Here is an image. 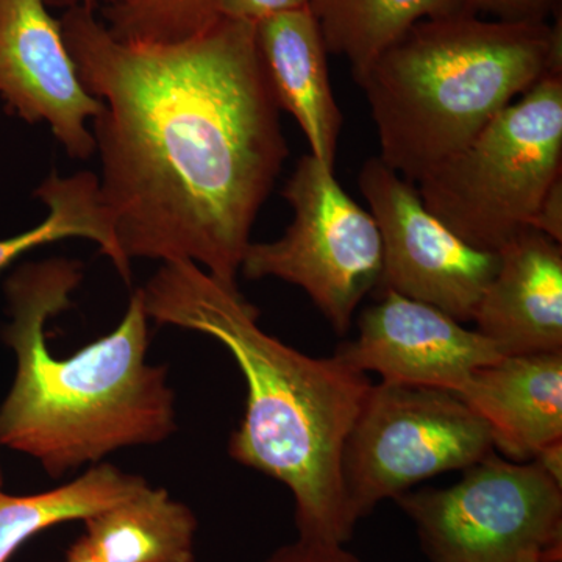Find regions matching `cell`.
<instances>
[{"label":"cell","instance_id":"1","mask_svg":"<svg viewBox=\"0 0 562 562\" xmlns=\"http://www.w3.org/2000/svg\"><path fill=\"white\" fill-rule=\"evenodd\" d=\"M63 38L90 94L99 191L125 260L192 261L236 284L290 149L257 24L221 18L179 43H124L74 7Z\"/></svg>","mask_w":562,"mask_h":562},{"label":"cell","instance_id":"2","mask_svg":"<svg viewBox=\"0 0 562 562\" xmlns=\"http://www.w3.org/2000/svg\"><path fill=\"white\" fill-rule=\"evenodd\" d=\"M149 319L221 342L247 386L228 454L283 483L299 538L346 543L355 522L342 483L347 436L372 387L341 358H314L268 335L260 312L192 261L162 262L140 288Z\"/></svg>","mask_w":562,"mask_h":562},{"label":"cell","instance_id":"3","mask_svg":"<svg viewBox=\"0 0 562 562\" xmlns=\"http://www.w3.org/2000/svg\"><path fill=\"white\" fill-rule=\"evenodd\" d=\"M81 280V261L55 257L24 262L5 281L10 321L0 339L16 357V373L0 405V447L38 461L52 479L177 431L168 368L147 361L140 288L109 335L69 357L50 350L47 324L70 308Z\"/></svg>","mask_w":562,"mask_h":562},{"label":"cell","instance_id":"4","mask_svg":"<svg viewBox=\"0 0 562 562\" xmlns=\"http://www.w3.org/2000/svg\"><path fill=\"white\" fill-rule=\"evenodd\" d=\"M562 70L561 21H422L358 85L379 158L417 184L547 74Z\"/></svg>","mask_w":562,"mask_h":562},{"label":"cell","instance_id":"5","mask_svg":"<svg viewBox=\"0 0 562 562\" xmlns=\"http://www.w3.org/2000/svg\"><path fill=\"white\" fill-rule=\"evenodd\" d=\"M561 168L562 70H553L416 187L462 241L498 254L531 231Z\"/></svg>","mask_w":562,"mask_h":562},{"label":"cell","instance_id":"6","mask_svg":"<svg viewBox=\"0 0 562 562\" xmlns=\"http://www.w3.org/2000/svg\"><path fill=\"white\" fill-rule=\"evenodd\" d=\"M494 450L486 422L458 392L372 384L347 436L342 483L355 522L376 505L443 472L464 471Z\"/></svg>","mask_w":562,"mask_h":562},{"label":"cell","instance_id":"7","mask_svg":"<svg viewBox=\"0 0 562 562\" xmlns=\"http://www.w3.org/2000/svg\"><path fill=\"white\" fill-rule=\"evenodd\" d=\"M446 490L397 498L431 562H560L562 484L536 461L494 457Z\"/></svg>","mask_w":562,"mask_h":562},{"label":"cell","instance_id":"8","mask_svg":"<svg viewBox=\"0 0 562 562\" xmlns=\"http://www.w3.org/2000/svg\"><path fill=\"white\" fill-rule=\"evenodd\" d=\"M281 194L294 213L290 227L276 241L250 243L239 273L301 288L344 335L382 277L379 225L342 190L335 169L310 154L299 160Z\"/></svg>","mask_w":562,"mask_h":562},{"label":"cell","instance_id":"9","mask_svg":"<svg viewBox=\"0 0 562 562\" xmlns=\"http://www.w3.org/2000/svg\"><path fill=\"white\" fill-rule=\"evenodd\" d=\"M358 184L382 235L379 294L395 292L435 306L462 324L473 321L501 255L462 241L427 210L416 184L379 157L366 160Z\"/></svg>","mask_w":562,"mask_h":562},{"label":"cell","instance_id":"10","mask_svg":"<svg viewBox=\"0 0 562 562\" xmlns=\"http://www.w3.org/2000/svg\"><path fill=\"white\" fill-rule=\"evenodd\" d=\"M44 0H0V99L27 124L46 122L74 160L95 154L88 121L102 101L81 83L60 21Z\"/></svg>","mask_w":562,"mask_h":562},{"label":"cell","instance_id":"11","mask_svg":"<svg viewBox=\"0 0 562 562\" xmlns=\"http://www.w3.org/2000/svg\"><path fill=\"white\" fill-rule=\"evenodd\" d=\"M362 312L358 336L336 350L351 368L383 382L460 392L473 373L505 355L452 316L395 292Z\"/></svg>","mask_w":562,"mask_h":562},{"label":"cell","instance_id":"12","mask_svg":"<svg viewBox=\"0 0 562 562\" xmlns=\"http://www.w3.org/2000/svg\"><path fill=\"white\" fill-rule=\"evenodd\" d=\"M501 265L473 322L505 357L562 351V246L527 231L498 251Z\"/></svg>","mask_w":562,"mask_h":562},{"label":"cell","instance_id":"13","mask_svg":"<svg viewBox=\"0 0 562 562\" xmlns=\"http://www.w3.org/2000/svg\"><path fill=\"white\" fill-rule=\"evenodd\" d=\"M512 461L562 441V351L514 355L479 369L460 392Z\"/></svg>","mask_w":562,"mask_h":562},{"label":"cell","instance_id":"14","mask_svg":"<svg viewBox=\"0 0 562 562\" xmlns=\"http://www.w3.org/2000/svg\"><path fill=\"white\" fill-rule=\"evenodd\" d=\"M257 43L273 99L302 128L310 155L335 169L342 113L333 94L327 46L310 7L257 22Z\"/></svg>","mask_w":562,"mask_h":562},{"label":"cell","instance_id":"15","mask_svg":"<svg viewBox=\"0 0 562 562\" xmlns=\"http://www.w3.org/2000/svg\"><path fill=\"white\" fill-rule=\"evenodd\" d=\"M83 524L103 562H195L198 517L165 487L149 484Z\"/></svg>","mask_w":562,"mask_h":562},{"label":"cell","instance_id":"16","mask_svg":"<svg viewBox=\"0 0 562 562\" xmlns=\"http://www.w3.org/2000/svg\"><path fill=\"white\" fill-rule=\"evenodd\" d=\"M327 50L346 57L355 81L422 21L469 13L468 0H312Z\"/></svg>","mask_w":562,"mask_h":562},{"label":"cell","instance_id":"17","mask_svg":"<svg viewBox=\"0 0 562 562\" xmlns=\"http://www.w3.org/2000/svg\"><path fill=\"white\" fill-rule=\"evenodd\" d=\"M146 486L149 483L143 476L102 461L69 483L40 494L10 495L0 490V562H9L22 543L38 532L88 519Z\"/></svg>","mask_w":562,"mask_h":562},{"label":"cell","instance_id":"18","mask_svg":"<svg viewBox=\"0 0 562 562\" xmlns=\"http://www.w3.org/2000/svg\"><path fill=\"white\" fill-rule=\"evenodd\" d=\"M35 195L49 213L31 231L0 241V273L41 246L81 238L98 244L101 254L110 258L122 279L131 283L132 262L125 260L117 246L113 224L99 191V177L94 172L81 171L70 177L52 172L40 184Z\"/></svg>","mask_w":562,"mask_h":562},{"label":"cell","instance_id":"19","mask_svg":"<svg viewBox=\"0 0 562 562\" xmlns=\"http://www.w3.org/2000/svg\"><path fill=\"white\" fill-rule=\"evenodd\" d=\"M221 0H117L106 5V29L124 43H179L221 20Z\"/></svg>","mask_w":562,"mask_h":562},{"label":"cell","instance_id":"20","mask_svg":"<svg viewBox=\"0 0 562 562\" xmlns=\"http://www.w3.org/2000/svg\"><path fill=\"white\" fill-rule=\"evenodd\" d=\"M560 0H468L469 13H486L501 21H541L557 11Z\"/></svg>","mask_w":562,"mask_h":562},{"label":"cell","instance_id":"21","mask_svg":"<svg viewBox=\"0 0 562 562\" xmlns=\"http://www.w3.org/2000/svg\"><path fill=\"white\" fill-rule=\"evenodd\" d=\"M262 562H364L349 552L344 543L312 541L297 538V541L280 547Z\"/></svg>","mask_w":562,"mask_h":562},{"label":"cell","instance_id":"22","mask_svg":"<svg viewBox=\"0 0 562 562\" xmlns=\"http://www.w3.org/2000/svg\"><path fill=\"white\" fill-rule=\"evenodd\" d=\"M312 0H221V18L249 22H260L273 14L301 10L310 7Z\"/></svg>","mask_w":562,"mask_h":562},{"label":"cell","instance_id":"23","mask_svg":"<svg viewBox=\"0 0 562 562\" xmlns=\"http://www.w3.org/2000/svg\"><path fill=\"white\" fill-rule=\"evenodd\" d=\"M531 231L549 236L553 241L562 243V177L547 192L536 213Z\"/></svg>","mask_w":562,"mask_h":562},{"label":"cell","instance_id":"24","mask_svg":"<svg viewBox=\"0 0 562 562\" xmlns=\"http://www.w3.org/2000/svg\"><path fill=\"white\" fill-rule=\"evenodd\" d=\"M531 461L538 462L550 479L562 484V441L546 447V449L539 452L538 457Z\"/></svg>","mask_w":562,"mask_h":562},{"label":"cell","instance_id":"25","mask_svg":"<svg viewBox=\"0 0 562 562\" xmlns=\"http://www.w3.org/2000/svg\"><path fill=\"white\" fill-rule=\"evenodd\" d=\"M61 562H103L92 549L91 543L81 535L72 546L69 547Z\"/></svg>","mask_w":562,"mask_h":562},{"label":"cell","instance_id":"26","mask_svg":"<svg viewBox=\"0 0 562 562\" xmlns=\"http://www.w3.org/2000/svg\"><path fill=\"white\" fill-rule=\"evenodd\" d=\"M99 2H106V5H111V3H116L117 0H44L49 9L54 7V9L66 10L74 9V7H87V9L95 10Z\"/></svg>","mask_w":562,"mask_h":562},{"label":"cell","instance_id":"27","mask_svg":"<svg viewBox=\"0 0 562 562\" xmlns=\"http://www.w3.org/2000/svg\"><path fill=\"white\" fill-rule=\"evenodd\" d=\"M517 562H543V561L539 560V558H524V560H520Z\"/></svg>","mask_w":562,"mask_h":562},{"label":"cell","instance_id":"28","mask_svg":"<svg viewBox=\"0 0 562 562\" xmlns=\"http://www.w3.org/2000/svg\"><path fill=\"white\" fill-rule=\"evenodd\" d=\"M3 486V472H2V465H0V490H2Z\"/></svg>","mask_w":562,"mask_h":562}]
</instances>
